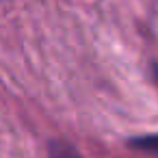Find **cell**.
<instances>
[{"label": "cell", "instance_id": "7a4b0ae2", "mask_svg": "<svg viewBox=\"0 0 158 158\" xmlns=\"http://www.w3.org/2000/svg\"><path fill=\"white\" fill-rule=\"evenodd\" d=\"M48 154H50V158H82L69 143H63V141H52Z\"/></svg>", "mask_w": 158, "mask_h": 158}, {"label": "cell", "instance_id": "6da1fadb", "mask_svg": "<svg viewBox=\"0 0 158 158\" xmlns=\"http://www.w3.org/2000/svg\"><path fill=\"white\" fill-rule=\"evenodd\" d=\"M130 147L134 149H143V152H152L158 154V134H143V136H134L128 141Z\"/></svg>", "mask_w": 158, "mask_h": 158}, {"label": "cell", "instance_id": "3957f363", "mask_svg": "<svg viewBox=\"0 0 158 158\" xmlns=\"http://www.w3.org/2000/svg\"><path fill=\"white\" fill-rule=\"evenodd\" d=\"M154 72H156V76H158V65H154Z\"/></svg>", "mask_w": 158, "mask_h": 158}]
</instances>
